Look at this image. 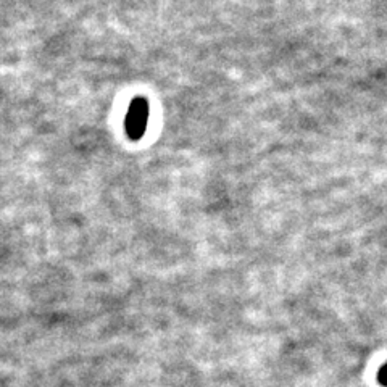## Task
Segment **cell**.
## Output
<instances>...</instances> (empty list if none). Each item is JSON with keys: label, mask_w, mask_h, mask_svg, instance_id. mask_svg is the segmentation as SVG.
I'll list each match as a JSON object with an SVG mask.
<instances>
[{"label": "cell", "mask_w": 387, "mask_h": 387, "mask_svg": "<svg viewBox=\"0 0 387 387\" xmlns=\"http://www.w3.org/2000/svg\"><path fill=\"white\" fill-rule=\"evenodd\" d=\"M149 123V104L145 99H134L126 115V133L133 140H138L145 134Z\"/></svg>", "instance_id": "6da1fadb"}, {"label": "cell", "mask_w": 387, "mask_h": 387, "mask_svg": "<svg viewBox=\"0 0 387 387\" xmlns=\"http://www.w3.org/2000/svg\"><path fill=\"white\" fill-rule=\"evenodd\" d=\"M377 381H379L381 386L387 387V363L386 365H382L379 368V371H377Z\"/></svg>", "instance_id": "7a4b0ae2"}]
</instances>
